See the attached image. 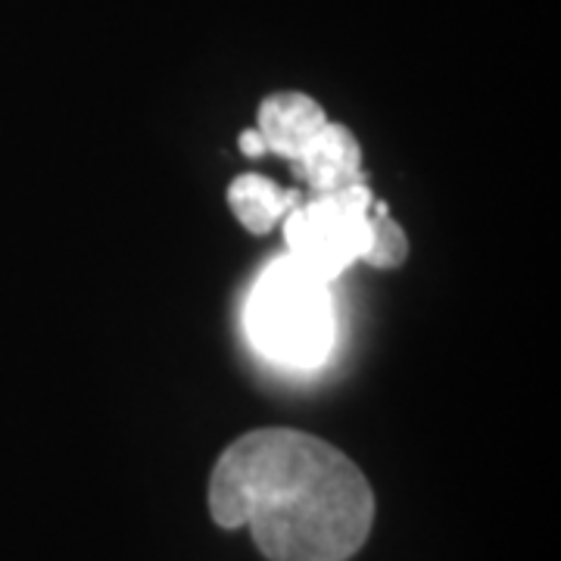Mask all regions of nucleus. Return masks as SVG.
I'll return each mask as SVG.
<instances>
[{"label": "nucleus", "instance_id": "obj_1", "mask_svg": "<svg viewBox=\"0 0 561 561\" xmlns=\"http://www.w3.org/2000/svg\"><path fill=\"white\" fill-rule=\"evenodd\" d=\"M209 512L225 530L250 527L268 561H350L371 534L375 493L337 446L262 427L219 456Z\"/></svg>", "mask_w": 561, "mask_h": 561}, {"label": "nucleus", "instance_id": "obj_2", "mask_svg": "<svg viewBox=\"0 0 561 561\" xmlns=\"http://www.w3.org/2000/svg\"><path fill=\"white\" fill-rule=\"evenodd\" d=\"M334 302L328 284L294 256L275 260L256 280L247 302V331L262 356L312 368L334 343Z\"/></svg>", "mask_w": 561, "mask_h": 561}, {"label": "nucleus", "instance_id": "obj_3", "mask_svg": "<svg viewBox=\"0 0 561 561\" xmlns=\"http://www.w3.org/2000/svg\"><path fill=\"white\" fill-rule=\"evenodd\" d=\"M371 203L375 194L368 181H356L343 191L316 194L309 203L294 206L284 216L287 256L324 284L337 280L365 256L371 238Z\"/></svg>", "mask_w": 561, "mask_h": 561}, {"label": "nucleus", "instance_id": "obj_4", "mask_svg": "<svg viewBox=\"0 0 561 561\" xmlns=\"http://www.w3.org/2000/svg\"><path fill=\"white\" fill-rule=\"evenodd\" d=\"M294 175L306 181L316 194H334L365 181L359 140L346 125L324 122L294 160Z\"/></svg>", "mask_w": 561, "mask_h": 561}, {"label": "nucleus", "instance_id": "obj_5", "mask_svg": "<svg viewBox=\"0 0 561 561\" xmlns=\"http://www.w3.org/2000/svg\"><path fill=\"white\" fill-rule=\"evenodd\" d=\"M324 122L328 116L312 98H306L300 91H278L262 101L256 131L265 140L268 153H278L294 162Z\"/></svg>", "mask_w": 561, "mask_h": 561}, {"label": "nucleus", "instance_id": "obj_6", "mask_svg": "<svg viewBox=\"0 0 561 561\" xmlns=\"http://www.w3.org/2000/svg\"><path fill=\"white\" fill-rule=\"evenodd\" d=\"M300 203V191H284L262 175H238L228 187V206L250 234H268Z\"/></svg>", "mask_w": 561, "mask_h": 561}, {"label": "nucleus", "instance_id": "obj_7", "mask_svg": "<svg viewBox=\"0 0 561 561\" xmlns=\"http://www.w3.org/2000/svg\"><path fill=\"white\" fill-rule=\"evenodd\" d=\"M405 256H409V241H405L402 225L390 219L387 203L375 201L371 203V238H368L362 262L375 268H397L405 262Z\"/></svg>", "mask_w": 561, "mask_h": 561}, {"label": "nucleus", "instance_id": "obj_8", "mask_svg": "<svg viewBox=\"0 0 561 561\" xmlns=\"http://www.w3.org/2000/svg\"><path fill=\"white\" fill-rule=\"evenodd\" d=\"M241 153L243 157H262V153H268V147H265V140H262L260 131H243L241 135Z\"/></svg>", "mask_w": 561, "mask_h": 561}]
</instances>
